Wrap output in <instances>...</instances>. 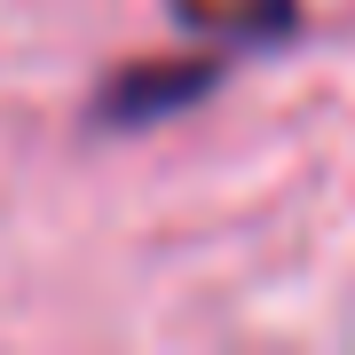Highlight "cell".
I'll return each mask as SVG.
<instances>
[{
    "mask_svg": "<svg viewBox=\"0 0 355 355\" xmlns=\"http://www.w3.org/2000/svg\"><path fill=\"white\" fill-rule=\"evenodd\" d=\"M214 64H190V55H182V64H150V71H127V79H111V87H103V127H150V119H174V111H190V103L214 87Z\"/></svg>",
    "mask_w": 355,
    "mask_h": 355,
    "instance_id": "obj_1",
    "label": "cell"
}]
</instances>
